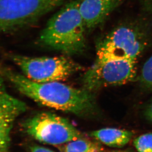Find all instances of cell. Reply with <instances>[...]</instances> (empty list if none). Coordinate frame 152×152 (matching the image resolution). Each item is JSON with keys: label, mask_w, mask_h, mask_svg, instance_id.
I'll use <instances>...</instances> for the list:
<instances>
[{"label": "cell", "mask_w": 152, "mask_h": 152, "mask_svg": "<svg viewBox=\"0 0 152 152\" xmlns=\"http://www.w3.org/2000/svg\"><path fill=\"white\" fill-rule=\"evenodd\" d=\"M82 1H69L50 18L39 36V45L68 56L85 51L87 29L80 10Z\"/></svg>", "instance_id": "obj_2"}, {"label": "cell", "mask_w": 152, "mask_h": 152, "mask_svg": "<svg viewBox=\"0 0 152 152\" xmlns=\"http://www.w3.org/2000/svg\"><path fill=\"white\" fill-rule=\"evenodd\" d=\"M0 71V152H7L10 132L17 118L26 110L23 102L9 94Z\"/></svg>", "instance_id": "obj_8"}, {"label": "cell", "mask_w": 152, "mask_h": 152, "mask_svg": "<svg viewBox=\"0 0 152 152\" xmlns=\"http://www.w3.org/2000/svg\"><path fill=\"white\" fill-rule=\"evenodd\" d=\"M25 132L40 142L60 145L82 138V134L69 121L49 112L37 114L25 121Z\"/></svg>", "instance_id": "obj_6"}, {"label": "cell", "mask_w": 152, "mask_h": 152, "mask_svg": "<svg viewBox=\"0 0 152 152\" xmlns=\"http://www.w3.org/2000/svg\"><path fill=\"white\" fill-rule=\"evenodd\" d=\"M69 0H0V32L33 23Z\"/></svg>", "instance_id": "obj_5"}, {"label": "cell", "mask_w": 152, "mask_h": 152, "mask_svg": "<svg viewBox=\"0 0 152 152\" xmlns=\"http://www.w3.org/2000/svg\"><path fill=\"white\" fill-rule=\"evenodd\" d=\"M91 135L107 146L121 148L129 143L134 133L131 131L109 128L93 131Z\"/></svg>", "instance_id": "obj_10"}, {"label": "cell", "mask_w": 152, "mask_h": 152, "mask_svg": "<svg viewBox=\"0 0 152 152\" xmlns=\"http://www.w3.org/2000/svg\"><path fill=\"white\" fill-rule=\"evenodd\" d=\"M30 152H55L52 150L49 149L48 148H45L44 147L34 145L31 147L30 149Z\"/></svg>", "instance_id": "obj_14"}, {"label": "cell", "mask_w": 152, "mask_h": 152, "mask_svg": "<svg viewBox=\"0 0 152 152\" xmlns=\"http://www.w3.org/2000/svg\"><path fill=\"white\" fill-rule=\"evenodd\" d=\"M140 78L141 83L144 87L152 89V56L144 64Z\"/></svg>", "instance_id": "obj_13"}, {"label": "cell", "mask_w": 152, "mask_h": 152, "mask_svg": "<svg viewBox=\"0 0 152 152\" xmlns=\"http://www.w3.org/2000/svg\"><path fill=\"white\" fill-rule=\"evenodd\" d=\"M5 78L23 95L49 107L84 115L91 112L94 102L90 91L80 90L60 81L35 82L24 75L0 66Z\"/></svg>", "instance_id": "obj_1"}, {"label": "cell", "mask_w": 152, "mask_h": 152, "mask_svg": "<svg viewBox=\"0 0 152 152\" xmlns=\"http://www.w3.org/2000/svg\"><path fill=\"white\" fill-rule=\"evenodd\" d=\"M59 148L61 152H102L96 144L82 138L60 145Z\"/></svg>", "instance_id": "obj_11"}, {"label": "cell", "mask_w": 152, "mask_h": 152, "mask_svg": "<svg viewBox=\"0 0 152 152\" xmlns=\"http://www.w3.org/2000/svg\"><path fill=\"white\" fill-rule=\"evenodd\" d=\"M136 64L125 59H96L83 76L85 89L91 91L132 81L137 75Z\"/></svg>", "instance_id": "obj_7"}, {"label": "cell", "mask_w": 152, "mask_h": 152, "mask_svg": "<svg viewBox=\"0 0 152 152\" xmlns=\"http://www.w3.org/2000/svg\"><path fill=\"white\" fill-rule=\"evenodd\" d=\"M122 0H82L80 10L86 29L96 28L105 21Z\"/></svg>", "instance_id": "obj_9"}, {"label": "cell", "mask_w": 152, "mask_h": 152, "mask_svg": "<svg viewBox=\"0 0 152 152\" xmlns=\"http://www.w3.org/2000/svg\"><path fill=\"white\" fill-rule=\"evenodd\" d=\"M134 144L138 152H152V132L138 136L134 140Z\"/></svg>", "instance_id": "obj_12"}, {"label": "cell", "mask_w": 152, "mask_h": 152, "mask_svg": "<svg viewBox=\"0 0 152 152\" xmlns=\"http://www.w3.org/2000/svg\"><path fill=\"white\" fill-rule=\"evenodd\" d=\"M151 40V31L145 22L122 25L98 41L96 45L97 59L137 61L149 46Z\"/></svg>", "instance_id": "obj_3"}, {"label": "cell", "mask_w": 152, "mask_h": 152, "mask_svg": "<svg viewBox=\"0 0 152 152\" xmlns=\"http://www.w3.org/2000/svg\"><path fill=\"white\" fill-rule=\"evenodd\" d=\"M9 58L24 75L40 83L64 81L82 69L79 64L66 55L31 57L10 54Z\"/></svg>", "instance_id": "obj_4"}, {"label": "cell", "mask_w": 152, "mask_h": 152, "mask_svg": "<svg viewBox=\"0 0 152 152\" xmlns=\"http://www.w3.org/2000/svg\"><path fill=\"white\" fill-rule=\"evenodd\" d=\"M145 114L148 120L152 122V102L147 108Z\"/></svg>", "instance_id": "obj_15"}, {"label": "cell", "mask_w": 152, "mask_h": 152, "mask_svg": "<svg viewBox=\"0 0 152 152\" xmlns=\"http://www.w3.org/2000/svg\"><path fill=\"white\" fill-rule=\"evenodd\" d=\"M111 152H131L128 150H115Z\"/></svg>", "instance_id": "obj_16"}]
</instances>
